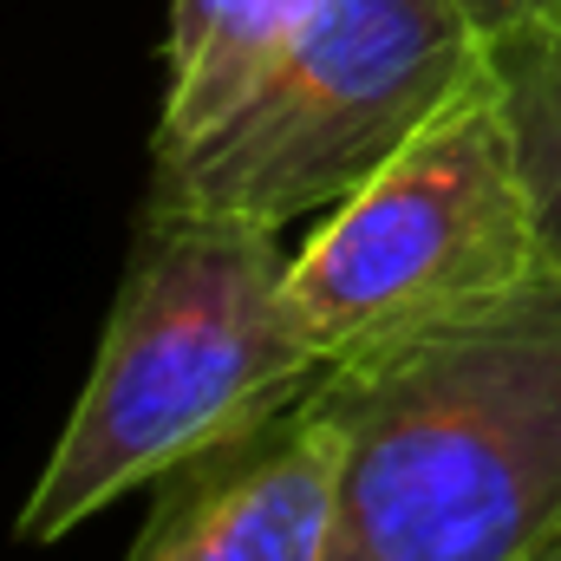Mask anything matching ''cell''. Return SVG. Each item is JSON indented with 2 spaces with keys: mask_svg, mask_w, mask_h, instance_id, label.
I'll use <instances>...</instances> for the list:
<instances>
[{
  "mask_svg": "<svg viewBox=\"0 0 561 561\" xmlns=\"http://www.w3.org/2000/svg\"><path fill=\"white\" fill-rule=\"evenodd\" d=\"M470 7V20L483 26V39L490 33H503V26H516V20H529V13H542V7H556V0H463Z\"/></svg>",
  "mask_w": 561,
  "mask_h": 561,
  "instance_id": "8",
  "label": "cell"
},
{
  "mask_svg": "<svg viewBox=\"0 0 561 561\" xmlns=\"http://www.w3.org/2000/svg\"><path fill=\"white\" fill-rule=\"evenodd\" d=\"M483 59L496 72V92L510 105V131L523 157V183L536 203V229H542V255L561 275V0L490 33Z\"/></svg>",
  "mask_w": 561,
  "mask_h": 561,
  "instance_id": "7",
  "label": "cell"
},
{
  "mask_svg": "<svg viewBox=\"0 0 561 561\" xmlns=\"http://www.w3.org/2000/svg\"><path fill=\"white\" fill-rule=\"evenodd\" d=\"M483 66L463 0H327L209 138L150 157L144 209L300 229L359 190Z\"/></svg>",
  "mask_w": 561,
  "mask_h": 561,
  "instance_id": "4",
  "label": "cell"
},
{
  "mask_svg": "<svg viewBox=\"0 0 561 561\" xmlns=\"http://www.w3.org/2000/svg\"><path fill=\"white\" fill-rule=\"evenodd\" d=\"M490 59L287 255V313L333 366L549 280Z\"/></svg>",
  "mask_w": 561,
  "mask_h": 561,
  "instance_id": "3",
  "label": "cell"
},
{
  "mask_svg": "<svg viewBox=\"0 0 561 561\" xmlns=\"http://www.w3.org/2000/svg\"><path fill=\"white\" fill-rule=\"evenodd\" d=\"M542 561H561V542H556V549H549V556H542Z\"/></svg>",
  "mask_w": 561,
  "mask_h": 561,
  "instance_id": "9",
  "label": "cell"
},
{
  "mask_svg": "<svg viewBox=\"0 0 561 561\" xmlns=\"http://www.w3.org/2000/svg\"><path fill=\"white\" fill-rule=\"evenodd\" d=\"M287 255L262 222L144 209L92 373L13 516L20 542H66L327 373L287 313Z\"/></svg>",
  "mask_w": 561,
  "mask_h": 561,
  "instance_id": "2",
  "label": "cell"
},
{
  "mask_svg": "<svg viewBox=\"0 0 561 561\" xmlns=\"http://www.w3.org/2000/svg\"><path fill=\"white\" fill-rule=\"evenodd\" d=\"M333 561H542L561 542V275L320 373Z\"/></svg>",
  "mask_w": 561,
  "mask_h": 561,
  "instance_id": "1",
  "label": "cell"
},
{
  "mask_svg": "<svg viewBox=\"0 0 561 561\" xmlns=\"http://www.w3.org/2000/svg\"><path fill=\"white\" fill-rule=\"evenodd\" d=\"M340 470L346 431L313 379L275 419L157 477L125 561H333Z\"/></svg>",
  "mask_w": 561,
  "mask_h": 561,
  "instance_id": "5",
  "label": "cell"
},
{
  "mask_svg": "<svg viewBox=\"0 0 561 561\" xmlns=\"http://www.w3.org/2000/svg\"><path fill=\"white\" fill-rule=\"evenodd\" d=\"M327 0H170L163 33V105L150 157L209 138L236 105L294 53Z\"/></svg>",
  "mask_w": 561,
  "mask_h": 561,
  "instance_id": "6",
  "label": "cell"
}]
</instances>
